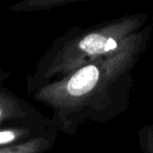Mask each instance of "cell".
I'll list each match as a JSON object with an SVG mask.
<instances>
[{"instance_id": "cell-1", "label": "cell", "mask_w": 153, "mask_h": 153, "mask_svg": "<svg viewBox=\"0 0 153 153\" xmlns=\"http://www.w3.org/2000/svg\"><path fill=\"white\" fill-rule=\"evenodd\" d=\"M152 28V24H147L119 51L35 90L33 98L53 112V126L74 134L87 121L104 123L125 112L133 88L132 71Z\"/></svg>"}, {"instance_id": "cell-2", "label": "cell", "mask_w": 153, "mask_h": 153, "mask_svg": "<svg viewBox=\"0 0 153 153\" xmlns=\"http://www.w3.org/2000/svg\"><path fill=\"white\" fill-rule=\"evenodd\" d=\"M149 20L142 13L122 16L87 28L74 27L51 45L27 78V94L126 45Z\"/></svg>"}, {"instance_id": "cell-3", "label": "cell", "mask_w": 153, "mask_h": 153, "mask_svg": "<svg viewBox=\"0 0 153 153\" xmlns=\"http://www.w3.org/2000/svg\"><path fill=\"white\" fill-rule=\"evenodd\" d=\"M42 117L15 94L0 88V127L7 124H28L41 121Z\"/></svg>"}, {"instance_id": "cell-4", "label": "cell", "mask_w": 153, "mask_h": 153, "mask_svg": "<svg viewBox=\"0 0 153 153\" xmlns=\"http://www.w3.org/2000/svg\"><path fill=\"white\" fill-rule=\"evenodd\" d=\"M43 124L44 121L0 127V148L21 144L33 137L49 133V129Z\"/></svg>"}, {"instance_id": "cell-5", "label": "cell", "mask_w": 153, "mask_h": 153, "mask_svg": "<svg viewBox=\"0 0 153 153\" xmlns=\"http://www.w3.org/2000/svg\"><path fill=\"white\" fill-rule=\"evenodd\" d=\"M94 0H20L10 7L13 13H32V12L49 11L63 5L76 2H86Z\"/></svg>"}, {"instance_id": "cell-6", "label": "cell", "mask_w": 153, "mask_h": 153, "mask_svg": "<svg viewBox=\"0 0 153 153\" xmlns=\"http://www.w3.org/2000/svg\"><path fill=\"white\" fill-rule=\"evenodd\" d=\"M53 135L47 133L33 137L21 144L0 148V153H44L51 148Z\"/></svg>"}, {"instance_id": "cell-7", "label": "cell", "mask_w": 153, "mask_h": 153, "mask_svg": "<svg viewBox=\"0 0 153 153\" xmlns=\"http://www.w3.org/2000/svg\"><path fill=\"white\" fill-rule=\"evenodd\" d=\"M137 140L143 153H153V124L145 125L138 129Z\"/></svg>"}, {"instance_id": "cell-8", "label": "cell", "mask_w": 153, "mask_h": 153, "mask_svg": "<svg viewBox=\"0 0 153 153\" xmlns=\"http://www.w3.org/2000/svg\"><path fill=\"white\" fill-rule=\"evenodd\" d=\"M9 76H10V74L9 72H5V71H0V83L1 82H3L7 78H9Z\"/></svg>"}]
</instances>
